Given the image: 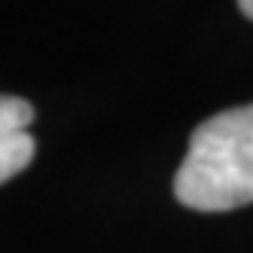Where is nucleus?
Returning <instances> with one entry per match:
<instances>
[{"label": "nucleus", "mask_w": 253, "mask_h": 253, "mask_svg": "<svg viewBox=\"0 0 253 253\" xmlns=\"http://www.w3.org/2000/svg\"><path fill=\"white\" fill-rule=\"evenodd\" d=\"M174 195L183 208L205 213L253 202V104L213 113L189 134Z\"/></svg>", "instance_id": "f257e3e1"}, {"label": "nucleus", "mask_w": 253, "mask_h": 253, "mask_svg": "<svg viewBox=\"0 0 253 253\" xmlns=\"http://www.w3.org/2000/svg\"><path fill=\"white\" fill-rule=\"evenodd\" d=\"M34 107L25 98L0 95V183L22 174L34 159V137H31Z\"/></svg>", "instance_id": "f03ea898"}, {"label": "nucleus", "mask_w": 253, "mask_h": 253, "mask_svg": "<svg viewBox=\"0 0 253 253\" xmlns=\"http://www.w3.org/2000/svg\"><path fill=\"white\" fill-rule=\"evenodd\" d=\"M238 9L247 15V19H253V0H244V3H238Z\"/></svg>", "instance_id": "7ed1b4c3"}]
</instances>
